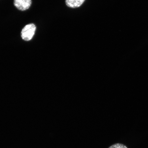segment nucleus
I'll return each mask as SVG.
<instances>
[{"label":"nucleus","instance_id":"nucleus-1","mask_svg":"<svg viewBox=\"0 0 148 148\" xmlns=\"http://www.w3.org/2000/svg\"><path fill=\"white\" fill-rule=\"evenodd\" d=\"M36 29V26L33 23H30L25 26L21 31L22 38L25 41H29L34 36Z\"/></svg>","mask_w":148,"mask_h":148},{"label":"nucleus","instance_id":"nucleus-2","mask_svg":"<svg viewBox=\"0 0 148 148\" xmlns=\"http://www.w3.org/2000/svg\"><path fill=\"white\" fill-rule=\"evenodd\" d=\"M31 0H14V4L16 8L21 11L27 10L30 7Z\"/></svg>","mask_w":148,"mask_h":148},{"label":"nucleus","instance_id":"nucleus-3","mask_svg":"<svg viewBox=\"0 0 148 148\" xmlns=\"http://www.w3.org/2000/svg\"><path fill=\"white\" fill-rule=\"evenodd\" d=\"M85 0H66V5L70 8H77L80 7Z\"/></svg>","mask_w":148,"mask_h":148},{"label":"nucleus","instance_id":"nucleus-4","mask_svg":"<svg viewBox=\"0 0 148 148\" xmlns=\"http://www.w3.org/2000/svg\"><path fill=\"white\" fill-rule=\"evenodd\" d=\"M108 148H127V147L123 144L116 143L111 146Z\"/></svg>","mask_w":148,"mask_h":148}]
</instances>
